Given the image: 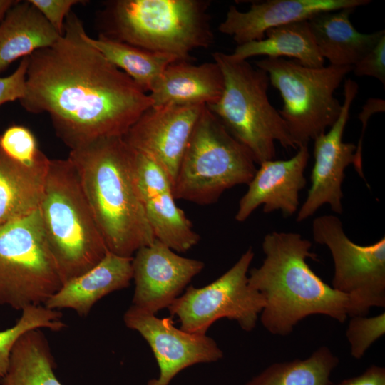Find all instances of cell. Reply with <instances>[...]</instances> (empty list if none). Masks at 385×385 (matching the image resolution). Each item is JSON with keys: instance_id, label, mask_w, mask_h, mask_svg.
I'll return each mask as SVG.
<instances>
[{"instance_id": "obj_1", "label": "cell", "mask_w": 385, "mask_h": 385, "mask_svg": "<svg viewBox=\"0 0 385 385\" xmlns=\"http://www.w3.org/2000/svg\"><path fill=\"white\" fill-rule=\"evenodd\" d=\"M85 33L71 11L61 38L29 56L25 93L19 100L29 112L48 113L56 133L71 150L123 137L152 106L148 94L88 43Z\"/></svg>"}, {"instance_id": "obj_2", "label": "cell", "mask_w": 385, "mask_h": 385, "mask_svg": "<svg viewBox=\"0 0 385 385\" xmlns=\"http://www.w3.org/2000/svg\"><path fill=\"white\" fill-rule=\"evenodd\" d=\"M265 257L248 272L250 286L264 298L260 320L276 335L290 334L301 320L323 314L343 323L348 316H366L370 307L339 292L310 268L307 259L317 260L312 242L297 232H271L262 241Z\"/></svg>"}, {"instance_id": "obj_3", "label": "cell", "mask_w": 385, "mask_h": 385, "mask_svg": "<svg viewBox=\"0 0 385 385\" xmlns=\"http://www.w3.org/2000/svg\"><path fill=\"white\" fill-rule=\"evenodd\" d=\"M68 158L109 252L130 257L155 240L137 186L135 151L123 137L93 140Z\"/></svg>"}, {"instance_id": "obj_4", "label": "cell", "mask_w": 385, "mask_h": 385, "mask_svg": "<svg viewBox=\"0 0 385 385\" xmlns=\"http://www.w3.org/2000/svg\"><path fill=\"white\" fill-rule=\"evenodd\" d=\"M206 0H115L102 13L100 34L191 61L190 53L213 42Z\"/></svg>"}, {"instance_id": "obj_5", "label": "cell", "mask_w": 385, "mask_h": 385, "mask_svg": "<svg viewBox=\"0 0 385 385\" xmlns=\"http://www.w3.org/2000/svg\"><path fill=\"white\" fill-rule=\"evenodd\" d=\"M46 242L63 283L108 251L68 158L50 160L38 207Z\"/></svg>"}, {"instance_id": "obj_6", "label": "cell", "mask_w": 385, "mask_h": 385, "mask_svg": "<svg viewBox=\"0 0 385 385\" xmlns=\"http://www.w3.org/2000/svg\"><path fill=\"white\" fill-rule=\"evenodd\" d=\"M212 56L222 71L224 88L220 98L206 107L247 148L256 164L274 159L276 142L287 150L297 149L279 111L269 100L267 73L229 53Z\"/></svg>"}, {"instance_id": "obj_7", "label": "cell", "mask_w": 385, "mask_h": 385, "mask_svg": "<svg viewBox=\"0 0 385 385\" xmlns=\"http://www.w3.org/2000/svg\"><path fill=\"white\" fill-rule=\"evenodd\" d=\"M255 165L247 148L205 106L173 183L175 199L201 205L215 203L225 190L247 185Z\"/></svg>"}, {"instance_id": "obj_8", "label": "cell", "mask_w": 385, "mask_h": 385, "mask_svg": "<svg viewBox=\"0 0 385 385\" xmlns=\"http://www.w3.org/2000/svg\"><path fill=\"white\" fill-rule=\"evenodd\" d=\"M255 64L279 92L283 106L279 113L297 148L307 145L336 122L342 104L334 93L352 66L311 68L292 59L267 57Z\"/></svg>"}, {"instance_id": "obj_9", "label": "cell", "mask_w": 385, "mask_h": 385, "mask_svg": "<svg viewBox=\"0 0 385 385\" xmlns=\"http://www.w3.org/2000/svg\"><path fill=\"white\" fill-rule=\"evenodd\" d=\"M63 284L38 208L0 225V306L44 305Z\"/></svg>"}, {"instance_id": "obj_10", "label": "cell", "mask_w": 385, "mask_h": 385, "mask_svg": "<svg viewBox=\"0 0 385 385\" xmlns=\"http://www.w3.org/2000/svg\"><path fill=\"white\" fill-rule=\"evenodd\" d=\"M254 257L249 247L239 260L210 284L197 288L189 286L185 292L168 307L177 317L182 330L206 334L218 319L236 321L246 332L256 326L265 300L262 294L248 283V272Z\"/></svg>"}, {"instance_id": "obj_11", "label": "cell", "mask_w": 385, "mask_h": 385, "mask_svg": "<svg viewBox=\"0 0 385 385\" xmlns=\"http://www.w3.org/2000/svg\"><path fill=\"white\" fill-rule=\"evenodd\" d=\"M314 240L329 250L334 265L332 287L370 308L385 306V238L367 245L352 242L340 219L333 215L312 222Z\"/></svg>"}, {"instance_id": "obj_12", "label": "cell", "mask_w": 385, "mask_h": 385, "mask_svg": "<svg viewBox=\"0 0 385 385\" xmlns=\"http://www.w3.org/2000/svg\"><path fill=\"white\" fill-rule=\"evenodd\" d=\"M123 321L127 327L145 339L156 359L158 376L146 385H169L185 369L223 357L222 351L212 338L178 329L170 317L159 318L132 304L124 313Z\"/></svg>"}, {"instance_id": "obj_13", "label": "cell", "mask_w": 385, "mask_h": 385, "mask_svg": "<svg viewBox=\"0 0 385 385\" xmlns=\"http://www.w3.org/2000/svg\"><path fill=\"white\" fill-rule=\"evenodd\" d=\"M359 91L356 81L347 79L344 84V101L340 115L327 132L314 140V166L311 186L297 216V222L312 217L324 205L337 214L343 212L342 185L345 168L355 163L356 145L343 141L350 108Z\"/></svg>"}, {"instance_id": "obj_14", "label": "cell", "mask_w": 385, "mask_h": 385, "mask_svg": "<svg viewBox=\"0 0 385 385\" xmlns=\"http://www.w3.org/2000/svg\"><path fill=\"white\" fill-rule=\"evenodd\" d=\"M204 105L168 103L146 109L123 136L135 151L153 160L172 184Z\"/></svg>"}, {"instance_id": "obj_15", "label": "cell", "mask_w": 385, "mask_h": 385, "mask_svg": "<svg viewBox=\"0 0 385 385\" xmlns=\"http://www.w3.org/2000/svg\"><path fill=\"white\" fill-rule=\"evenodd\" d=\"M132 267L135 283L133 305L155 314L181 295L205 264L178 255L155 239L135 252Z\"/></svg>"}, {"instance_id": "obj_16", "label": "cell", "mask_w": 385, "mask_h": 385, "mask_svg": "<svg viewBox=\"0 0 385 385\" xmlns=\"http://www.w3.org/2000/svg\"><path fill=\"white\" fill-rule=\"evenodd\" d=\"M135 173L143 207L155 238L178 253L196 245L200 235L177 205L168 174L153 160L136 151Z\"/></svg>"}, {"instance_id": "obj_17", "label": "cell", "mask_w": 385, "mask_h": 385, "mask_svg": "<svg viewBox=\"0 0 385 385\" xmlns=\"http://www.w3.org/2000/svg\"><path fill=\"white\" fill-rule=\"evenodd\" d=\"M309 156L308 146L300 145L289 159L261 163L239 201L235 220L245 221L260 205L265 213L280 210L284 216L294 215L307 183L304 171Z\"/></svg>"}, {"instance_id": "obj_18", "label": "cell", "mask_w": 385, "mask_h": 385, "mask_svg": "<svg viewBox=\"0 0 385 385\" xmlns=\"http://www.w3.org/2000/svg\"><path fill=\"white\" fill-rule=\"evenodd\" d=\"M370 0H267L252 2L246 11L230 6L220 24V33L228 35L238 45L265 38L274 27L306 21L316 14L364 6Z\"/></svg>"}, {"instance_id": "obj_19", "label": "cell", "mask_w": 385, "mask_h": 385, "mask_svg": "<svg viewBox=\"0 0 385 385\" xmlns=\"http://www.w3.org/2000/svg\"><path fill=\"white\" fill-rule=\"evenodd\" d=\"M133 279L132 257L107 252L86 272L63 283L44 306L51 309H70L86 316L101 299L128 287Z\"/></svg>"}, {"instance_id": "obj_20", "label": "cell", "mask_w": 385, "mask_h": 385, "mask_svg": "<svg viewBox=\"0 0 385 385\" xmlns=\"http://www.w3.org/2000/svg\"><path fill=\"white\" fill-rule=\"evenodd\" d=\"M223 88V75L216 62L195 65L178 61L165 68L148 94L152 106L168 103L208 106L220 98Z\"/></svg>"}, {"instance_id": "obj_21", "label": "cell", "mask_w": 385, "mask_h": 385, "mask_svg": "<svg viewBox=\"0 0 385 385\" xmlns=\"http://www.w3.org/2000/svg\"><path fill=\"white\" fill-rule=\"evenodd\" d=\"M354 8L322 12L307 20L318 50L329 64L353 66L385 35L357 31L350 21Z\"/></svg>"}, {"instance_id": "obj_22", "label": "cell", "mask_w": 385, "mask_h": 385, "mask_svg": "<svg viewBox=\"0 0 385 385\" xmlns=\"http://www.w3.org/2000/svg\"><path fill=\"white\" fill-rule=\"evenodd\" d=\"M50 160L43 153L34 163H21L0 146V225L38 208Z\"/></svg>"}, {"instance_id": "obj_23", "label": "cell", "mask_w": 385, "mask_h": 385, "mask_svg": "<svg viewBox=\"0 0 385 385\" xmlns=\"http://www.w3.org/2000/svg\"><path fill=\"white\" fill-rule=\"evenodd\" d=\"M61 36L29 0L16 1L0 24V72Z\"/></svg>"}, {"instance_id": "obj_24", "label": "cell", "mask_w": 385, "mask_h": 385, "mask_svg": "<svg viewBox=\"0 0 385 385\" xmlns=\"http://www.w3.org/2000/svg\"><path fill=\"white\" fill-rule=\"evenodd\" d=\"M231 56L236 60L258 56L287 57L307 67L324 66L307 20L272 28L263 39L238 45Z\"/></svg>"}, {"instance_id": "obj_25", "label": "cell", "mask_w": 385, "mask_h": 385, "mask_svg": "<svg viewBox=\"0 0 385 385\" xmlns=\"http://www.w3.org/2000/svg\"><path fill=\"white\" fill-rule=\"evenodd\" d=\"M54 358L41 329L24 334L11 351L1 385H63L55 374Z\"/></svg>"}, {"instance_id": "obj_26", "label": "cell", "mask_w": 385, "mask_h": 385, "mask_svg": "<svg viewBox=\"0 0 385 385\" xmlns=\"http://www.w3.org/2000/svg\"><path fill=\"white\" fill-rule=\"evenodd\" d=\"M84 38L115 67L125 73L143 91L148 93L165 68L179 61L175 56L149 51L99 35Z\"/></svg>"}, {"instance_id": "obj_27", "label": "cell", "mask_w": 385, "mask_h": 385, "mask_svg": "<svg viewBox=\"0 0 385 385\" xmlns=\"http://www.w3.org/2000/svg\"><path fill=\"white\" fill-rule=\"evenodd\" d=\"M338 363L330 349L322 346L305 359L271 364L245 385H332L329 376Z\"/></svg>"}, {"instance_id": "obj_28", "label": "cell", "mask_w": 385, "mask_h": 385, "mask_svg": "<svg viewBox=\"0 0 385 385\" xmlns=\"http://www.w3.org/2000/svg\"><path fill=\"white\" fill-rule=\"evenodd\" d=\"M66 327L60 310L51 309L44 305L29 306L22 309L14 325L0 331V384L7 372L13 348L24 334L35 329L58 332Z\"/></svg>"}, {"instance_id": "obj_29", "label": "cell", "mask_w": 385, "mask_h": 385, "mask_svg": "<svg viewBox=\"0 0 385 385\" xmlns=\"http://www.w3.org/2000/svg\"><path fill=\"white\" fill-rule=\"evenodd\" d=\"M384 333V312L371 317H351L346 332L351 356L357 359H361L371 345Z\"/></svg>"}, {"instance_id": "obj_30", "label": "cell", "mask_w": 385, "mask_h": 385, "mask_svg": "<svg viewBox=\"0 0 385 385\" xmlns=\"http://www.w3.org/2000/svg\"><path fill=\"white\" fill-rule=\"evenodd\" d=\"M0 146L9 156L24 163H34L43 154L34 134L22 125L6 129L0 135Z\"/></svg>"}, {"instance_id": "obj_31", "label": "cell", "mask_w": 385, "mask_h": 385, "mask_svg": "<svg viewBox=\"0 0 385 385\" xmlns=\"http://www.w3.org/2000/svg\"><path fill=\"white\" fill-rule=\"evenodd\" d=\"M357 76H370L385 85V35L374 48L352 66Z\"/></svg>"}, {"instance_id": "obj_32", "label": "cell", "mask_w": 385, "mask_h": 385, "mask_svg": "<svg viewBox=\"0 0 385 385\" xmlns=\"http://www.w3.org/2000/svg\"><path fill=\"white\" fill-rule=\"evenodd\" d=\"M46 18L51 25L63 35L64 22L71 8L81 0H29Z\"/></svg>"}, {"instance_id": "obj_33", "label": "cell", "mask_w": 385, "mask_h": 385, "mask_svg": "<svg viewBox=\"0 0 385 385\" xmlns=\"http://www.w3.org/2000/svg\"><path fill=\"white\" fill-rule=\"evenodd\" d=\"M29 56L21 59L9 76L0 77V106L9 101L21 100L25 93Z\"/></svg>"}, {"instance_id": "obj_34", "label": "cell", "mask_w": 385, "mask_h": 385, "mask_svg": "<svg viewBox=\"0 0 385 385\" xmlns=\"http://www.w3.org/2000/svg\"><path fill=\"white\" fill-rule=\"evenodd\" d=\"M385 110V101L381 98H369L363 106L361 112L359 114V119L361 122V132L355 153V163L354 165L356 171L359 175L365 180V182L369 187V184L366 180L362 168V146L363 139L365 134V130L368 124V121L372 115L376 113L384 112Z\"/></svg>"}, {"instance_id": "obj_35", "label": "cell", "mask_w": 385, "mask_h": 385, "mask_svg": "<svg viewBox=\"0 0 385 385\" xmlns=\"http://www.w3.org/2000/svg\"><path fill=\"white\" fill-rule=\"evenodd\" d=\"M337 385H385V369L372 365L362 374L344 379Z\"/></svg>"}, {"instance_id": "obj_36", "label": "cell", "mask_w": 385, "mask_h": 385, "mask_svg": "<svg viewBox=\"0 0 385 385\" xmlns=\"http://www.w3.org/2000/svg\"><path fill=\"white\" fill-rule=\"evenodd\" d=\"M13 0H0V24L9 9L16 3Z\"/></svg>"}]
</instances>
